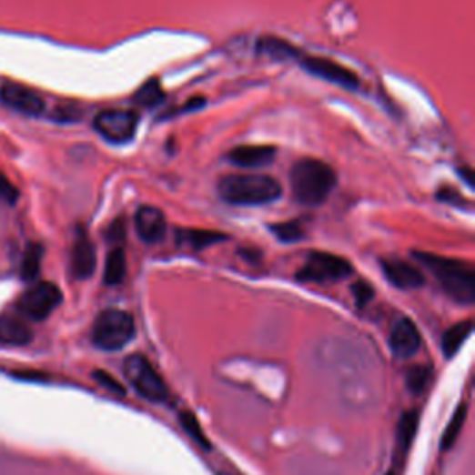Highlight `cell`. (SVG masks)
Listing matches in <instances>:
<instances>
[{
    "instance_id": "836d02e7",
    "label": "cell",
    "mask_w": 475,
    "mask_h": 475,
    "mask_svg": "<svg viewBox=\"0 0 475 475\" xmlns=\"http://www.w3.org/2000/svg\"><path fill=\"white\" fill-rule=\"evenodd\" d=\"M217 475H230V473H217Z\"/></svg>"
},
{
    "instance_id": "5bb4252c",
    "label": "cell",
    "mask_w": 475,
    "mask_h": 475,
    "mask_svg": "<svg viewBox=\"0 0 475 475\" xmlns=\"http://www.w3.org/2000/svg\"><path fill=\"white\" fill-rule=\"evenodd\" d=\"M385 277L401 290H414L425 284V277L418 268L403 260H383L381 262Z\"/></svg>"
},
{
    "instance_id": "7a4b0ae2",
    "label": "cell",
    "mask_w": 475,
    "mask_h": 475,
    "mask_svg": "<svg viewBox=\"0 0 475 475\" xmlns=\"http://www.w3.org/2000/svg\"><path fill=\"white\" fill-rule=\"evenodd\" d=\"M219 197L228 205L258 207L273 203L280 197L278 180L262 173H232L219 180Z\"/></svg>"
},
{
    "instance_id": "277c9868",
    "label": "cell",
    "mask_w": 475,
    "mask_h": 475,
    "mask_svg": "<svg viewBox=\"0 0 475 475\" xmlns=\"http://www.w3.org/2000/svg\"><path fill=\"white\" fill-rule=\"evenodd\" d=\"M136 335L134 318L119 308L103 310L93 323L91 342L103 351H119Z\"/></svg>"
},
{
    "instance_id": "9c48e42d",
    "label": "cell",
    "mask_w": 475,
    "mask_h": 475,
    "mask_svg": "<svg viewBox=\"0 0 475 475\" xmlns=\"http://www.w3.org/2000/svg\"><path fill=\"white\" fill-rule=\"evenodd\" d=\"M301 66H303L305 71L312 73L314 76L323 78V80H327L330 84L342 86L346 89H357L359 84H360L359 76L351 69H348V67H344V66H340L337 62H332L328 58L305 56V58H301Z\"/></svg>"
},
{
    "instance_id": "30bf717a",
    "label": "cell",
    "mask_w": 475,
    "mask_h": 475,
    "mask_svg": "<svg viewBox=\"0 0 475 475\" xmlns=\"http://www.w3.org/2000/svg\"><path fill=\"white\" fill-rule=\"evenodd\" d=\"M0 101L26 116H39L45 110V103L35 91L14 82L5 84L0 89Z\"/></svg>"
},
{
    "instance_id": "7c38bea8",
    "label": "cell",
    "mask_w": 475,
    "mask_h": 475,
    "mask_svg": "<svg viewBox=\"0 0 475 475\" xmlns=\"http://www.w3.org/2000/svg\"><path fill=\"white\" fill-rule=\"evenodd\" d=\"M95 266H97V253H95L87 234L80 228L71 251V273L75 278L86 280L93 275Z\"/></svg>"
},
{
    "instance_id": "ac0fdd59",
    "label": "cell",
    "mask_w": 475,
    "mask_h": 475,
    "mask_svg": "<svg viewBox=\"0 0 475 475\" xmlns=\"http://www.w3.org/2000/svg\"><path fill=\"white\" fill-rule=\"evenodd\" d=\"M473 330V321L471 319H464L455 323L453 327H450L444 337H442V353L446 359H453L457 355V351L462 348V344L470 339Z\"/></svg>"
},
{
    "instance_id": "4316f807",
    "label": "cell",
    "mask_w": 475,
    "mask_h": 475,
    "mask_svg": "<svg viewBox=\"0 0 475 475\" xmlns=\"http://www.w3.org/2000/svg\"><path fill=\"white\" fill-rule=\"evenodd\" d=\"M271 232L282 242H296L303 238V228L298 221H288V223H277L269 227Z\"/></svg>"
},
{
    "instance_id": "8992f818",
    "label": "cell",
    "mask_w": 475,
    "mask_h": 475,
    "mask_svg": "<svg viewBox=\"0 0 475 475\" xmlns=\"http://www.w3.org/2000/svg\"><path fill=\"white\" fill-rule=\"evenodd\" d=\"M353 273L351 264L337 255L330 253H310L305 266L298 271L299 280L307 282H330V280H340Z\"/></svg>"
},
{
    "instance_id": "ba28073f",
    "label": "cell",
    "mask_w": 475,
    "mask_h": 475,
    "mask_svg": "<svg viewBox=\"0 0 475 475\" xmlns=\"http://www.w3.org/2000/svg\"><path fill=\"white\" fill-rule=\"evenodd\" d=\"M139 116L132 110H105L93 121L97 130L110 144H126L136 134Z\"/></svg>"
},
{
    "instance_id": "d6a6232c",
    "label": "cell",
    "mask_w": 475,
    "mask_h": 475,
    "mask_svg": "<svg viewBox=\"0 0 475 475\" xmlns=\"http://www.w3.org/2000/svg\"><path fill=\"white\" fill-rule=\"evenodd\" d=\"M387 475H394V471H389V473H387Z\"/></svg>"
},
{
    "instance_id": "9a60e30c",
    "label": "cell",
    "mask_w": 475,
    "mask_h": 475,
    "mask_svg": "<svg viewBox=\"0 0 475 475\" xmlns=\"http://www.w3.org/2000/svg\"><path fill=\"white\" fill-rule=\"evenodd\" d=\"M277 149L271 146H242L232 149L227 157L228 162L246 167V169H255V167H264L275 160Z\"/></svg>"
},
{
    "instance_id": "d4e9b609",
    "label": "cell",
    "mask_w": 475,
    "mask_h": 475,
    "mask_svg": "<svg viewBox=\"0 0 475 475\" xmlns=\"http://www.w3.org/2000/svg\"><path fill=\"white\" fill-rule=\"evenodd\" d=\"M41 258H43V248L39 244H30L26 251L23 253V262H21V277L23 280L30 282L39 275L41 269Z\"/></svg>"
},
{
    "instance_id": "83f0119b",
    "label": "cell",
    "mask_w": 475,
    "mask_h": 475,
    "mask_svg": "<svg viewBox=\"0 0 475 475\" xmlns=\"http://www.w3.org/2000/svg\"><path fill=\"white\" fill-rule=\"evenodd\" d=\"M351 292H353V296H355L357 307H360V308H364V307L373 299V288L369 287V284H368L366 280L355 282L353 287H351Z\"/></svg>"
},
{
    "instance_id": "4fadbf2b",
    "label": "cell",
    "mask_w": 475,
    "mask_h": 475,
    "mask_svg": "<svg viewBox=\"0 0 475 475\" xmlns=\"http://www.w3.org/2000/svg\"><path fill=\"white\" fill-rule=\"evenodd\" d=\"M166 216L157 207H141L136 212V230L146 244H158L166 234Z\"/></svg>"
},
{
    "instance_id": "52a82bcc",
    "label": "cell",
    "mask_w": 475,
    "mask_h": 475,
    "mask_svg": "<svg viewBox=\"0 0 475 475\" xmlns=\"http://www.w3.org/2000/svg\"><path fill=\"white\" fill-rule=\"evenodd\" d=\"M62 299H64L62 290L56 287V284L39 282L21 296L17 308L21 310L23 316L35 321H43L58 308Z\"/></svg>"
},
{
    "instance_id": "603a6c76",
    "label": "cell",
    "mask_w": 475,
    "mask_h": 475,
    "mask_svg": "<svg viewBox=\"0 0 475 475\" xmlns=\"http://www.w3.org/2000/svg\"><path fill=\"white\" fill-rule=\"evenodd\" d=\"M258 51L280 60L287 58H298L299 51H296L290 43H287L284 39H277V37H264L258 43Z\"/></svg>"
},
{
    "instance_id": "5b68a950",
    "label": "cell",
    "mask_w": 475,
    "mask_h": 475,
    "mask_svg": "<svg viewBox=\"0 0 475 475\" xmlns=\"http://www.w3.org/2000/svg\"><path fill=\"white\" fill-rule=\"evenodd\" d=\"M123 373L130 387L144 399L151 403H164L167 399L166 381L144 355H130L123 364Z\"/></svg>"
},
{
    "instance_id": "484cf974",
    "label": "cell",
    "mask_w": 475,
    "mask_h": 475,
    "mask_svg": "<svg viewBox=\"0 0 475 475\" xmlns=\"http://www.w3.org/2000/svg\"><path fill=\"white\" fill-rule=\"evenodd\" d=\"M430 379H431V368L430 366H412L407 371L405 383H407V389L412 394H421L425 390L427 383H430Z\"/></svg>"
},
{
    "instance_id": "f1b7e54d",
    "label": "cell",
    "mask_w": 475,
    "mask_h": 475,
    "mask_svg": "<svg viewBox=\"0 0 475 475\" xmlns=\"http://www.w3.org/2000/svg\"><path fill=\"white\" fill-rule=\"evenodd\" d=\"M93 377H95V381H97L101 387H105L106 390L117 394V396H125V389L119 385V381H116V379L108 371L97 369L93 373Z\"/></svg>"
},
{
    "instance_id": "1f68e13d",
    "label": "cell",
    "mask_w": 475,
    "mask_h": 475,
    "mask_svg": "<svg viewBox=\"0 0 475 475\" xmlns=\"http://www.w3.org/2000/svg\"><path fill=\"white\" fill-rule=\"evenodd\" d=\"M439 199H442L444 203L448 201V203H457V205H462V201H464L460 196L453 194L451 189H442V192L439 194Z\"/></svg>"
},
{
    "instance_id": "ffe728a7",
    "label": "cell",
    "mask_w": 475,
    "mask_h": 475,
    "mask_svg": "<svg viewBox=\"0 0 475 475\" xmlns=\"http://www.w3.org/2000/svg\"><path fill=\"white\" fill-rule=\"evenodd\" d=\"M466 416H468V405H466V403H460V405L455 409V412H453L450 423L446 425V431H444L442 440H440V450H442V451H448V450H451V448L455 446V442H457V439H459V435H460V431H462V427H464Z\"/></svg>"
},
{
    "instance_id": "7402d4cb",
    "label": "cell",
    "mask_w": 475,
    "mask_h": 475,
    "mask_svg": "<svg viewBox=\"0 0 475 475\" xmlns=\"http://www.w3.org/2000/svg\"><path fill=\"white\" fill-rule=\"evenodd\" d=\"M178 421H180L182 430L187 433L189 439H192L194 442H197V444H199L203 450H207V451L212 450V444H210V440L207 439V435L203 433V427H201V423H199V419H197V416H196L194 412H189V410L180 412Z\"/></svg>"
},
{
    "instance_id": "44dd1931",
    "label": "cell",
    "mask_w": 475,
    "mask_h": 475,
    "mask_svg": "<svg viewBox=\"0 0 475 475\" xmlns=\"http://www.w3.org/2000/svg\"><path fill=\"white\" fill-rule=\"evenodd\" d=\"M418 423H419V418H418L416 410H407L399 418V423H398V448L401 451H409L410 450V446L414 442V437H416V431H418Z\"/></svg>"
},
{
    "instance_id": "6da1fadb",
    "label": "cell",
    "mask_w": 475,
    "mask_h": 475,
    "mask_svg": "<svg viewBox=\"0 0 475 475\" xmlns=\"http://www.w3.org/2000/svg\"><path fill=\"white\" fill-rule=\"evenodd\" d=\"M414 258L430 269L440 282L442 290L460 305L475 303V269L470 262L444 258L433 253L414 251Z\"/></svg>"
},
{
    "instance_id": "8fae6325",
    "label": "cell",
    "mask_w": 475,
    "mask_h": 475,
    "mask_svg": "<svg viewBox=\"0 0 475 475\" xmlns=\"http://www.w3.org/2000/svg\"><path fill=\"white\" fill-rule=\"evenodd\" d=\"M389 344H390L392 353L398 359H409V357H414L419 351L421 335H419L418 327L409 318H403L394 325Z\"/></svg>"
},
{
    "instance_id": "3957f363",
    "label": "cell",
    "mask_w": 475,
    "mask_h": 475,
    "mask_svg": "<svg viewBox=\"0 0 475 475\" xmlns=\"http://www.w3.org/2000/svg\"><path fill=\"white\" fill-rule=\"evenodd\" d=\"M292 196L298 203L318 207L327 201L337 186V175L330 166L321 160L303 158L294 164L290 171Z\"/></svg>"
},
{
    "instance_id": "2e32d148",
    "label": "cell",
    "mask_w": 475,
    "mask_h": 475,
    "mask_svg": "<svg viewBox=\"0 0 475 475\" xmlns=\"http://www.w3.org/2000/svg\"><path fill=\"white\" fill-rule=\"evenodd\" d=\"M34 339L32 328L17 316H0V342L10 346H26Z\"/></svg>"
},
{
    "instance_id": "cb8c5ba5",
    "label": "cell",
    "mask_w": 475,
    "mask_h": 475,
    "mask_svg": "<svg viewBox=\"0 0 475 475\" xmlns=\"http://www.w3.org/2000/svg\"><path fill=\"white\" fill-rule=\"evenodd\" d=\"M134 101H136L139 106H144V108H155V106H158V105L164 101V91H162L158 80H157V78L147 80L144 86H141V87L136 91Z\"/></svg>"
},
{
    "instance_id": "4dcf8cb0",
    "label": "cell",
    "mask_w": 475,
    "mask_h": 475,
    "mask_svg": "<svg viewBox=\"0 0 475 475\" xmlns=\"http://www.w3.org/2000/svg\"><path fill=\"white\" fill-rule=\"evenodd\" d=\"M125 234H126L125 219H123V217H119V219H116V221L110 225V228H108V232H106V238H108L110 242H114V244H119V240H123Z\"/></svg>"
},
{
    "instance_id": "f546056e",
    "label": "cell",
    "mask_w": 475,
    "mask_h": 475,
    "mask_svg": "<svg viewBox=\"0 0 475 475\" xmlns=\"http://www.w3.org/2000/svg\"><path fill=\"white\" fill-rule=\"evenodd\" d=\"M0 199L8 205H15V201L19 199L17 187L3 173H0Z\"/></svg>"
},
{
    "instance_id": "e0dca14e",
    "label": "cell",
    "mask_w": 475,
    "mask_h": 475,
    "mask_svg": "<svg viewBox=\"0 0 475 475\" xmlns=\"http://www.w3.org/2000/svg\"><path fill=\"white\" fill-rule=\"evenodd\" d=\"M225 234L214 230H201V228H180L177 230V244L192 249H205L214 246L216 242H223Z\"/></svg>"
},
{
    "instance_id": "d6986e66",
    "label": "cell",
    "mask_w": 475,
    "mask_h": 475,
    "mask_svg": "<svg viewBox=\"0 0 475 475\" xmlns=\"http://www.w3.org/2000/svg\"><path fill=\"white\" fill-rule=\"evenodd\" d=\"M126 275V255L123 248H116L108 253L106 258V268H105V282L108 287H116L121 284Z\"/></svg>"
}]
</instances>
